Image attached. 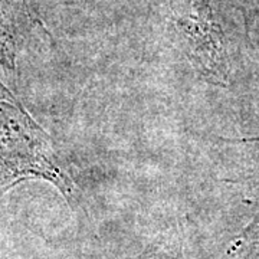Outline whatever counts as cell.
<instances>
[{
	"label": "cell",
	"instance_id": "cell-1",
	"mask_svg": "<svg viewBox=\"0 0 259 259\" xmlns=\"http://www.w3.org/2000/svg\"><path fill=\"white\" fill-rule=\"evenodd\" d=\"M26 179L49 182L74 209L79 203L78 187L49 136L0 82V190H9Z\"/></svg>",
	"mask_w": 259,
	"mask_h": 259
},
{
	"label": "cell",
	"instance_id": "cell-3",
	"mask_svg": "<svg viewBox=\"0 0 259 259\" xmlns=\"http://www.w3.org/2000/svg\"><path fill=\"white\" fill-rule=\"evenodd\" d=\"M0 65L9 71L15 69V42L2 18H0Z\"/></svg>",
	"mask_w": 259,
	"mask_h": 259
},
{
	"label": "cell",
	"instance_id": "cell-2",
	"mask_svg": "<svg viewBox=\"0 0 259 259\" xmlns=\"http://www.w3.org/2000/svg\"><path fill=\"white\" fill-rule=\"evenodd\" d=\"M256 245H259V214L253 219V222L250 223L249 226L228 246V250H226L223 259L239 258Z\"/></svg>",
	"mask_w": 259,
	"mask_h": 259
}]
</instances>
